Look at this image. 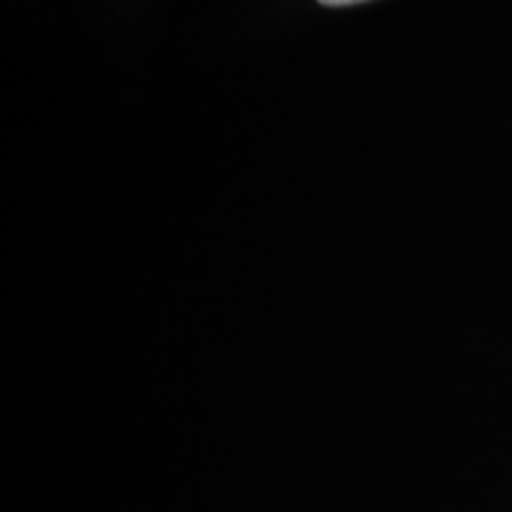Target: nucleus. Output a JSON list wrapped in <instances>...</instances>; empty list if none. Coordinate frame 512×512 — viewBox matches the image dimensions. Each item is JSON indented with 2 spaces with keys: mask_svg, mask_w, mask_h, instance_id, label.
<instances>
[{
  "mask_svg": "<svg viewBox=\"0 0 512 512\" xmlns=\"http://www.w3.org/2000/svg\"><path fill=\"white\" fill-rule=\"evenodd\" d=\"M318 3L330 5V8H342V5H358V3H366V0H318Z\"/></svg>",
  "mask_w": 512,
  "mask_h": 512,
  "instance_id": "obj_1",
  "label": "nucleus"
}]
</instances>
